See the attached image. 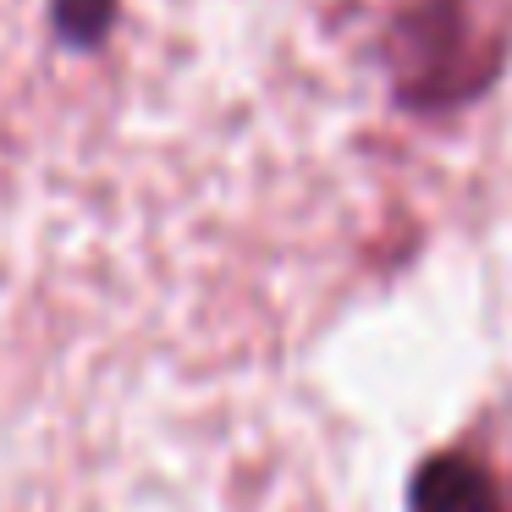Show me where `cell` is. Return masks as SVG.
Listing matches in <instances>:
<instances>
[{
  "label": "cell",
  "instance_id": "cell-2",
  "mask_svg": "<svg viewBox=\"0 0 512 512\" xmlns=\"http://www.w3.org/2000/svg\"><path fill=\"white\" fill-rule=\"evenodd\" d=\"M408 512H507V496L485 457L463 452V446H441L413 468Z\"/></svg>",
  "mask_w": 512,
  "mask_h": 512
},
{
  "label": "cell",
  "instance_id": "cell-1",
  "mask_svg": "<svg viewBox=\"0 0 512 512\" xmlns=\"http://www.w3.org/2000/svg\"><path fill=\"white\" fill-rule=\"evenodd\" d=\"M507 56V0H402L380 28V67L391 100L424 122L474 111L507 72Z\"/></svg>",
  "mask_w": 512,
  "mask_h": 512
},
{
  "label": "cell",
  "instance_id": "cell-3",
  "mask_svg": "<svg viewBox=\"0 0 512 512\" xmlns=\"http://www.w3.org/2000/svg\"><path fill=\"white\" fill-rule=\"evenodd\" d=\"M122 0H50V34L72 50V56H94L111 39Z\"/></svg>",
  "mask_w": 512,
  "mask_h": 512
}]
</instances>
